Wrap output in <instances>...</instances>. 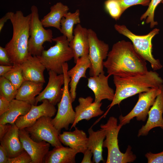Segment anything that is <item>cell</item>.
<instances>
[{
	"mask_svg": "<svg viewBox=\"0 0 163 163\" xmlns=\"http://www.w3.org/2000/svg\"><path fill=\"white\" fill-rule=\"evenodd\" d=\"M103 65L109 75L120 77L146 73V61L136 50L132 43L122 40L114 43Z\"/></svg>",
	"mask_w": 163,
	"mask_h": 163,
	"instance_id": "cell-1",
	"label": "cell"
},
{
	"mask_svg": "<svg viewBox=\"0 0 163 163\" xmlns=\"http://www.w3.org/2000/svg\"><path fill=\"white\" fill-rule=\"evenodd\" d=\"M113 81L116 91L105 115L112 107L119 105L125 99L152 88L160 87L163 84V80L158 74L152 71L133 76L120 77L114 75Z\"/></svg>",
	"mask_w": 163,
	"mask_h": 163,
	"instance_id": "cell-2",
	"label": "cell"
},
{
	"mask_svg": "<svg viewBox=\"0 0 163 163\" xmlns=\"http://www.w3.org/2000/svg\"><path fill=\"white\" fill-rule=\"evenodd\" d=\"M30 17V14L25 16L21 11H17L13 12L10 19L12 37L5 47L14 66L21 65L30 55L28 42Z\"/></svg>",
	"mask_w": 163,
	"mask_h": 163,
	"instance_id": "cell-3",
	"label": "cell"
},
{
	"mask_svg": "<svg viewBox=\"0 0 163 163\" xmlns=\"http://www.w3.org/2000/svg\"><path fill=\"white\" fill-rule=\"evenodd\" d=\"M122 126L120 123L117 125V119L113 116L109 117L106 124L100 126L106 133L103 148H106L107 149L106 163H131L136 159V156L131 151L130 145H128L124 153H122L119 149L118 136Z\"/></svg>",
	"mask_w": 163,
	"mask_h": 163,
	"instance_id": "cell-4",
	"label": "cell"
},
{
	"mask_svg": "<svg viewBox=\"0 0 163 163\" xmlns=\"http://www.w3.org/2000/svg\"><path fill=\"white\" fill-rule=\"evenodd\" d=\"M52 40L56 42L55 44L47 50H44L37 57L48 71L63 74V65L73 58L69 42L63 35L53 38Z\"/></svg>",
	"mask_w": 163,
	"mask_h": 163,
	"instance_id": "cell-5",
	"label": "cell"
},
{
	"mask_svg": "<svg viewBox=\"0 0 163 163\" xmlns=\"http://www.w3.org/2000/svg\"><path fill=\"white\" fill-rule=\"evenodd\" d=\"M114 27L119 33L126 36L131 41L136 52L145 60L150 63L154 70L162 68V66L159 60L155 59L152 54V39L158 34L159 29H154L145 35H138L131 32L125 25L115 24Z\"/></svg>",
	"mask_w": 163,
	"mask_h": 163,
	"instance_id": "cell-6",
	"label": "cell"
},
{
	"mask_svg": "<svg viewBox=\"0 0 163 163\" xmlns=\"http://www.w3.org/2000/svg\"><path fill=\"white\" fill-rule=\"evenodd\" d=\"M64 83L62 96L60 101L57 104L58 110L55 117L52 119L54 126L60 133L62 129L67 130L69 126L75 120V112L73 109L72 98L69 89L70 78L67 74L69 70L67 62L62 66Z\"/></svg>",
	"mask_w": 163,
	"mask_h": 163,
	"instance_id": "cell-7",
	"label": "cell"
},
{
	"mask_svg": "<svg viewBox=\"0 0 163 163\" xmlns=\"http://www.w3.org/2000/svg\"><path fill=\"white\" fill-rule=\"evenodd\" d=\"M28 50L33 56H40L44 50L43 46L46 42L51 43L53 39V32L50 29H46L39 18L38 9L34 5L31 8Z\"/></svg>",
	"mask_w": 163,
	"mask_h": 163,
	"instance_id": "cell-8",
	"label": "cell"
},
{
	"mask_svg": "<svg viewBox=\"0 0 163 163\" xmlns=\"http://www.w3.org/2000/svg\"><path fill=\"white\" fill-rule=\"evenodd\" d=\"M88 34L89 46L88 56L91 62L89 73L92 76L104 73L103 62L107 58L109 46L98 38L92 29H88Z\"/></svg>",
	"mask_w": 163,
	"mask_h": 163,
	"instance_id": "cell-9",
	"label": "cell"
},
{
	"mask_svg": "<svg viewBox=\"0 0 163 163\" xmlns=\"http://www.w3.org/2000/svg\"><path fill=\"white\" fill-rule=\"evenodd\" d=\"M52 120L49 117H42L32 126L24 129L35 141H44L54 147L62 146L59 137L60 133L54 126Z\"/></svg>",
	"mask_w": 163,
	"mask_h": 163,
	"instance_id": "cell-10",
	"label": "cell"
},
{
	"mask_svg": "<svg viewBox=\"0 0 163 163\" xmlns=\"http://www.w3.org/2000/svg\"><path fill=\"white\" fill-rule=\"evenodd\" d=\"M162 85L160 87L139 93L138 101L131 111L126 116L120 115L119 116L120 124L123 126L129 123L134 117L138 121H145L150 108L157 96L161 92Z\"/></svg>",
	"mask_w": 163,
	"mask_h": 163,
	"instance_id": "cell-11",
	"label": "cell"
},
{
	"mask_svg": "<svg viewBox=\"0 0 163 163\" xmlns=\"http://www.w3.org/2000/svg\"><path fill=\"white\" fill-rule=\"evenodd\" d=\"M49 80L44 89L35 98L34 105H37L39 102L44 100H48L55 106L60 101L63 94L64 83L63 74H58L50 70L48 72Z\"/></svg>",
	"mask_w": 163,
	"mask_h": 163,
	"instance_id": "cell-12",
	"label": "cell"
},
{
	"mask_svg": "<svg viewBox=\"0 0 163 163\" xmlns=\"http://www.w3.org/2000/svg\"><path fill=\"white\" fill-rule=\"evenodd\" d=\"M39 105H32L27 113L18 117L14 123L19 129H25L33 125L40 117L43 116L52 117L56 112L55 106L47 100H44Z\"/></svg>",
	"mask_w": 163,
	"mask_h": 163,
	"instance_id": "cell-13",
	"label": "cell"
},
{
	"mask_svg": "<svg viewBox=\"0 0 163 163\" xmlns=\"http://www.w3.org/2000/svg\"><path fill=\"white\" fill-rule=\"evenodd\" d=\"M19 136L24 150L30 156L31 163H42L49 151L50 144L44 141L33 140L24 129H19Z\"/></svg>",
	"mask_w": 163,
	"mask_h": 163,
	"instance_id": "cell-14",
	"label": "cell"
},
{
	"mask_svg": "<svg viewBox=\"0 0 163 163\" xmlns=\"http://www.w3.org/2000/svg\"><path fill=\"white\" fill-rule=\"evenodd\" d=\"M93 98L90 96L78 98L79 104L75 108V120L70 129L75 127L76 125L82 120L88 121L103 114L104 111L101 109L102 103L93 102Z\"/></svg>",
	"mask_w": 163,
	"mask_h": 163,
	"instance_id": "cell-15",
	"label": "cell"
},
{
	"mask_svg": "<svg viewBox=\"0 0 163 163\" xmlns=\"http://www.w3.org/2000/svg\"><path fill=\"white\" fill-rule=\"evenodd\" d=\"M163 85L161 91L156 98L148 113V118L144 125L139 130L137 136L147 135L149 131L156 127H160L163 130Z\"/></svg>",
	"mask_w": 163,
	"mask_h": 163,
	"instance_id": "cell-16",
	"label": "cell"
},
{
	"mask_svg": "<svg viewBox=\"0 0 163 163\" xmlns=\"http://www.w3.org/2000/svg\"><path fill=\"white\" fill-rule=\"evenodd\" d=\"M104 73L90 76L88 79L87 86L94 93V101L100 103L104 99L112 101L114 97V91L108 83L110 76H106Z\"/></svg>",
	"mask_w": 163,
	"mask_h": 163,
	"instance_id": "cell-17",
	"label": "cell"
},
{
	"mask_svg": "<svg viewBox=\"0 0 163 163\" xmlns=\"http://www.w3.org/2000/svg\"><path fill=\"white\" fill-rule=\"evenodd\" d=\"M69 46L73 53L75 63L80 57L88 55L89 46L88 29L80 24H77L74 30L73 37L69 42Z\"/></svg>",
	"mask_w": 163,
	"mask_h": 163,
	"instance_id": "cell-18",
	"label": "cell"
},
{
	"mask_svg": "<svg viewBox=\"0 0 163 163\" xmlns=\"http://www.w3.org/2000/svg\"><path fill=\"white\" fill-rule=\"evenodd\" d=\"M21 66L24 80L45 82L43 73L46 68L37 56L30 54Z\"/></svg>",
	"mask_w": 163,
	"mask_h": 163,
	"instance_id": "cell-19",
	"label": "cell"
},
{
	"mask_svg": "<svg viewBox=\"0 0 163 163\" xmlns=\"http://www.w3.org/2000/svg\"><path fill=\"white\" fill-rule=\"evenodd\" d=\"M75 63V65L67 72L68 75L70 78L69 92L72 102L75 101L76 97L77 87L80 80L82 78H87L86 72L90 67L91 62L88 55L78 58Z\"/></svg>",
	"mask_w": 163,
	"mask_h": 163,
	"instance_id": "cell-20",
	"label": "cell"
},
{
	"mask_svg": "<svg viewBox=\"0 0 163 163\" xmlns=\"http://www.w3.org/2000/svg\"><path fill=\"white\" fill-rule=\"evenodd\" d=\"M60 142L64 145L76 151L78 153H83L87 149L88 137L83 130L75 127L73 131H64L59 135Z\"/></svg>",
	"mask_w": 163,
	"mask_h": 163,
	"instance_id": "cell-21",
	"label": "cell"
},
{
	"mask_svg": "<svg viewBox=\"0 0 163 163\" xmlns=\"http://www.w3.org/2000/svg\"><path fill=\"white\" fill-rule=\"evenodd\" d=\"M19 130L15 123L11 124L9 131L0 140L1 144L7 152L9 158L15 157L25 151L19 138Z\"/></svg>",
	"mask_w": 163,
	"mask_h": 163,
	"instance_id": "cell-22",
	"label": "cell"
},
{
	"mask_svg": "<svg viewBox=\"0 0 163 163\" xmlns=\"http://www.w3.org/2000/svg\"><path fill=\"white\" fill-rule=\"evenodd\" d=\"M32 105L22 100L16 99L12 100L10 101L8 110L0 116V124L14 123L18 117L27 113Z\"/></svg>",
	"mask_w": 163,
	"mask_h": 163,
	"instance_id": "cell-23",
	"label": "cell"
},
{
	"mask_svg": "<svg viewBox=\"0 0 163 163\" xmlns=\"http://www.w3.org/2000/svg\"><path fill=\"white\" fill-rule=\"evenodd\" d=\"M89 136L87 142V148L93 154V162L99 163L104 161L102 156L103 144L105 138L106 133L102 129L94 131L91 127L88 130Z\"/></svg>",
	"mask_w": 163,
	"mask_h": 163,
	"instance_id": "cell-24",
	"label": "cell"
},
{
	"mask_svg": "<svg viewBox=\"0 0 163 163\" xmlns=\"http://www.w3.org/2000/svg\"><path fill=\"white\" fill-rule=\"evenodd\" d=\"M78 153L69 147L62 146L54 147L49 151L44 160L45 163H75V157Z\"/></svg>",
	"mask_w": 163,
	"mask_h": 163,
	"instance_id": "cell-25",
	"label": "cell"
},
{
	"mask_svg": "<svg viewBox=\"0 0 163 163\" xmlns=\"http://www.w3.org/2000/svg\"><path fill=\"white\" fill-rule=\"evenodd\" d=\"M44 83L24 80L18 90L15 99L34 105L36 97L41 92Z\"/></svg>",
	"mask_w": 163,
	"mask_h": 163,
	"instance_id": "cell-26",
	"label": "cell"
},
{
	"mask_svg": "<svg viewBox=\"0 0 163 163\" xmlns=\"http://www.w3.org/2000/svg\"><path fill=\"white\" fill-rule=\"evenodd\" d=\"M50 9V12L41 20L42 24L44 27H53L60 31L61 21L69 8L61 2H58Z\"/></svg>",
	"mask_w": 163,
	"mask_h": 163,
	"instance_id": "cell-27",
	"label": "cell"
},
{
	"mask_svg": "<svg viewBox=\"0 0 163 163\" xmlns=\"http://www.w3.org/2000/svg\"><path fill=\"white\" fill-rule=\"evenodd\" d=\"M80 12L79 9L76 10L74 13L68 12L62 18L61 22L60 32L65 36L70 42L73 39V28L74 25L80 24Z\"/></svg>",
	"mask_w": 163,
	"mask_h": 163,
	"instance_id": "cell-28",
	"label": "cell"
},
{
	"mask_svg": "<svg viewBox=\"0 0 163 163\" xmlns=\"http://www.w3.org/2000/svg\"><path fill=\"white\" fill-rule=\"evenodd\" d=\"M18 89L4 76L0 77V95L9 101L15 99Z\"/></svg>",
	"mask_w": 163,
	"mask_h": 163,
	"instance_id": "cell-29",
	"label": "cell"
},
{
	"mask_svg": "<svg viewBox=\"0 0 163 163\" xmlns=\"http://www.w3.org/2000/svg\"><path fill=\"white\" fill-rule=\"evenodd\" d=\"M13 66V68L3 76L9 80L18 90L24 81L21 65Z\"/></svg>",
	"mask_w": 163,
	"mask_h": 163,
	"instance_id": "cell-30",
	"label": "cell"
},
{
	"mask_svg": "<svg viewBox=\"0 0 163 163\" xmlns=\"http://www.w3.org/2000/svg\"><path fill=\"white\" fill-rule=\"evenodd\" d=\"M162 0H151L146 11L142 14L140 18L141 21L145 20L147 24H150L151 28H153L158 24L154 20L155 9L158 5Z\"/></svg>",
	"mask_w": 163,
	"mask_h": 163,
	"instance_id": "cell-31",
	"label": "cell"
},
{
	"mask_svg": "<svg viewBox=\"0 0 163 163\" xmlns=\"http://www.w3.org/2000/svg\"><path fill=\"white\" fill-rule=\"evenodd\" d=\"M104 8L110 16L116 20H118L123 13L118 0H106Z\"/></svg>",
	"mask_w": 163,
	"mask_h": 163,
	"instance_id": "cell-32",
	"label": "cell"
},
{
	"mask_svg": "<svg viewBox=\"0 0 163 163\" xmlns=\"http://www.w3.org/2000/svg\"><path fill=\"white\" fill-rule=\"evenodd\" d=\"M151 0H118L123 12L129 7L137 5L148 6Z\"/></svg>",
	"mask_w": 163,
	"mask_h": 163,
	"instance_id": "cell-33",
	"label": "cell"
},
{
	"mask_svg": "<svg viewBox=\"0 0 163 163\" xmlns=\"http://www.w3.org/2000/svg\"><path fill=\"white\" fill-rule=\"evenodd\" d=\"M32 161L30 156L25 150L15 157L9 158L7 163H31Z\"/></svg>",
	"mask_w": 163,
	"mask_h": 163,
	"instance_id": "cell-34",
	"label": "cell"
},
{
	"mask_svg": "<svg viewBox=\"0 0 163 163\" xmlns=\"http://www.w3.org/2000/svg\"><path fill=\"white\" fill-rule=\"evenodd\" d=\"M145 156L148 163H163V151L156 154L149 152L145 155Z\"/></svg>",
	"mask_w": 163,
	"mask_h": 163,
	"instance_id": "cell-35",
	"label": "cell"
},
{
	"mask_svg": "<svg viewBox=\"0 0 163 163\" xmlns=\"http://www.w3.org/2000/svg\"><path fill=\"white\" fill-rule=\"evenodd\" d=\"M0 64L4 65H13L5 48L1 46H0Z\"/></svg>",
	"mask_w": 163,
	"mask_h": 163,
	"instance_id": "cell-36",
	"label": "cell"
},
{
	"mask_svg": "<svg viewBox=\"0 0 163 163\" xmlns=\"http://www.w3.org/2000/svg\"><path fill=\"white\" fill-rule=\"evenodd\" d=\"M10 102L5 97L0 95V116L8 110Z\"/></svg>",
	"mask_w": 163,
	"mask_h": 163,
	"instance_id": "cell-37",
	"label": "cell"
},
{
	"mask_svg": "<svg viewBox=\"0 0 163 163\" xmlns=\"http://www.w3.org/2000/svg\"><path fill=\"white\" fill-rule=\"evenodd\" d=\"M9 158L8 153L3 145H0V163H7Z\"/></svg>",
	"mask_w": 163,
	"mask_h": 163,
	"instance_id": "cell-38",
	"label": "cell"
},
{
	"mask_svg": "<svg viewBox=\"0 0 163 163\" xmlns=\"http://www.w3.org/2000/svg\"><path fill=\"white\" fill-rule=\"evenodd\" d=\"M83 158L81 162L82 163H92L91 158L93 154L92 152L89 149H87L83 153Z\"/></svg>",
	"mask_w": 163,
	"mask_h": 163,
	"instance_id": "cell-39",
	"label": "cell"
},
{
	"mask_svg": "<svg viewBox=\"0 0 163 163\" xmlns=\"http://www.w3.org/2000/svg\"><path fill=\"white\" fill-rule=\"evenodd\" d=\"M11 126V124L9 123L0 124V140L8 132Z\"/></svg>",
	"mask_w": 163,
	"mask_h": 163,
	"instance_id": "cell-40",
	"label": "cell"
},
{
	"mask_svg": "<svg viewBox=\"0 0 163 163\" xmlns=\"http://www.w3.org/2000/svg\"><path fill=\"white\" fill-rule=\"evenodd\" d=\"M13 12H9L7 13L0 19V32L2 31L5 24L8 20H10Z\"/></svg>",
	"mask_w": 163,
	"mask_h": 163,
	"instance_id": "cell-41",
	"label": "cell"
},
{
	"mask_svg": "<svg viewBox=\"0 0 163 163\" xmlns=\"http://www.w3.org/2000/svg\"><path fill=\"white\" fill-rule=\"evenodd\" d=\"M13 67V65H0V76H3Z\"/></svg>",
	"mask_w": 163,
	"mask_h": 163,
	"instance_id": "cell-42",
	"label": "cell"
},
{
	"mask_svg": "<svg viewBox=\"0 0 163 163\" xmlns=\"http://www.w3.org/2000/svg\"><path fill=\"white\" fill-rule=\"evenodd\" d=\"M161 2L163 4V0H162V1H161Z\"/></svg>",
	"mask_w": 163,
	"mask_h": 163,
	"instance_id": "cell-43",
	"label": "cell"
}]
</instances>
